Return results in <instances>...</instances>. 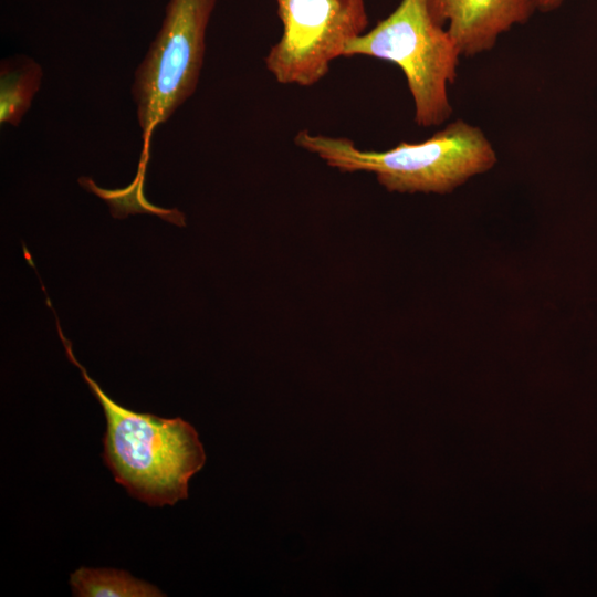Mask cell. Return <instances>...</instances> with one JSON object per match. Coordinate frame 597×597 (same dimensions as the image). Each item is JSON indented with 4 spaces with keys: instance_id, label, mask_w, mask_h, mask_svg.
<instances>
[{
    "instance_id": "3957f363",
    "label": "cell",
    "mask_w": 597,
    "mask_h": 597,
    "mask_svg": "<svg viewBox=\"0 0 597 597\" xmlns=\"http://www.w3.org/2000/svg\"><path fill=\"white\" fill-rule=\"evenodd\" d=\"M357 55L391 62L402 71L418 126H439L451 116L448 85L457 78L462 55L447 29L432 19L427 0H401L346 45L343 56Z\"/></svg>"
},
{
    "instance_id": "277c9868",
    "label": "cell",
    "mask_w": 597,
    "mask_h": 597,
    "mask_svg": "<svg viewBox=\"0 0 597 597\" xmlns=\"http://www.w3.org/2000/svg\"><path fill=\"white\" fill-rule=\"evenodd\" d=\"M217 0H169L161 27L135 71L132 96L144 139L195 93Z\"/></svg>"
},
{
    "instance_id": "5b68a950",
    "label": "cell",
    "mask_w": 597,
    "mask_h": 597,
    "mask_svg": "<svg viewBox=\"0 0 597 597\" xmlns=\"http://www.w3.org/2000/svg\"><path fill=\"white\" fill-rule=\"evenodd\" d=\"M274 1L282 34L264 63L280 84L315 85L346 45L367 31L365 0Z\"/></svg>"
},
{
    "instance_id": "52a82bcc",
    "label": "cell",
    "mask_w": 597,
    "mask_h": 597,
    "mask_svg": "<svg viewBox=\"0 0 597 597\" xmlns=\"http://www.w3.org/2000/svg\"><path fill=\"white\" fill-rule=\"evenodd\" d=\"M43 71L32 57L17 54L0 63V124L18 126L41 88Z\"/></svg>"
},
{
    "instance_id": "ba28073f",
    "label": "cell",
    "mask_w": 597,
    "mask_h": 597,
    "mask_svg": "<svg viewBox=\"0 0 597 597\" xmlns=\"http://www.w3.org/2000/svg\"><path fill=\"white\" fill-rule=\"evenodd\" d=\"M70 584L77 597L165 596L156 586L118 569L81 567L71 575Z\"/></svg>"
},
{
    "instance_id": "7a4b0ae2",
    "label": "cell",
    "mask_w": 597,
    "mask_h": 597,
    "mask_svg": "<svg viewBox=\"0 0 597 597\" xmlns=\"http://www.w3.org/2000/svg\"><path fill=\"white\" fill-rule=\"evenodd\" d=\"M294 142L341 172L366 171L390 192L449 193L498 161L478 126L457 119L420 143L402 142L384 150H364L346 137L300 130Z\"/></svg>"
},
{
    "instance_id": "8992f818",
    "label": "cell",
    "mask_w": 597,
    "mask_h": 597,
    "mask_svg": "<svg viewBox=\"0 0 597 597\" xmlns=\"http://www.w3.org/2000/svg\"><path fill=\"white\" fill-rule=\"evenodd\" d=\"M427 6L464 56L490 51L503 33L536 11L531 0H427Z\"/></svg>"
},
{
    "instance_id": "6da1fadb",
    "label": "cell",
    "mask_w": 597,
    "mask_h": 597,
    "mask_svg": "<svg viewBox=\"0 0 597 597\" xmlns=\"http://www.w3.org/2000/svg\"><path fill=\"white\" fill-rule=\"evenodd\" d=\"M69 359L101 404L106 418L103 459L117 483L150 506L174 505L188 498L190 478L206 462L196 429L181 418L166 419L129 410L107 396L73 354L59 321Z\"/></svg>"
},
{
    "instance_id": "9c48e42d",
    "label": "cell",
    "mask_w": 597,
    "mask_h": 597,
    "mask_svg": "<svg viewBox=\"0 0 597 597\" xmlns=\"http://www.w3.org/2000/svg\"><path fill=\"white\" fill-rule=\"evenodd\" d=\"M536 10L548 12L558 8L564 0H531Z\"/></svg>"
}]
</instances>
